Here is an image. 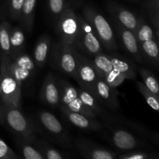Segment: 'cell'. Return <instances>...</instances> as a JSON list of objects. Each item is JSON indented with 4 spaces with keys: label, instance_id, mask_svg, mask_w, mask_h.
Here are the masks:
<instances>
[{
    "label": "cell",
    "instance_id": "obj_29",
    "mask_svg": "<svg viewBox=\"0 0 159 159\" xmlns=\"http://www.w3.org/2000/svg\"><path fill=\"white\" fill-rule=\"evenodd\" d=\"M137 85H138V90H139L140 93L142 94V96H144L146 102L148 104L149 107H150L152 110H155V111L158 112L159 111L158 95H156L154 93H152L150 89H148L145 86V85H144L143 82H137Z\"/></svg>",
    "mask_w": 159,
    "mask_h": 159
},
{
    "label": "cell",
    "instance_id": "obj_8",
    "mask_svg": "<svg viewBox=\"0 0 159 159\" xmlns=\"http://www.w3.org/2000/svg\"><path fill=\"white\" fill-rule=\"evenodd\" d=\"M93 57L94 58L92 61L98 76L103 79L109 85L113 87H117L126 80L120 73L113 68L109 54L101 52Z\"/></svg>",
    "mask_w": 159,
    "mask_h": 159
},
{
    "label": "cell",
    "instance_id": "obj_25",
    "mask_svg": "<svg viewBox=\"0 0 159 159\" xmlns=\"http://www.w3.org/2000/svg\"><path fill=\"white\" fill-rule=\"evenodd\" d=\"M78 96L80 98L84 104L88 107L89 109L92 110L96 116L98 115L103 114V109H102V104L99 102V99L96 97L93 94L86 91L84 89L79 88L77 89Z\"/></svg>",
    "mask_w": 159,
    "mask_h": 159
},
{
    "label": "cell",
    "instance_id": "obj_9",
    "mask_svg": "<svg viewBox=\"0 0 159 159\" xmlns=\"http://www.w3.org/2000/svg\"><path fill=\"white\" fill-rule=\"evenodd\" d=\"M98 77L93 61L79 54V64L74 79L79 82L81 88L95 96L94 86Z\"/></svg>",
    "mask_w": 159,
    "mask_h": 159
},
{
    "label": "cell",
    "instance_id": "obj_18",
    "mask_svg": "<svg viewBox=\"0 0 159 159\" xmlns=\"http://www.w3.org/2000/svg\"><path fill=\"white\" fill-rule=\"evenodd\" d=\"M60 110L64 117L66 118L70 124L80 129L92 131H99L102 129V125L96 119L89 117L82 113L71 111L63 107H60Z\"/></svg>",
    "mask_w": 159,
    "mask_h": 159
},
{
    "label": "cell",
    "instance_id": "obj_28",
    "mask_svg": "<svg viewBox=\"0 0 159 159\" xmlns=\"http://www.w3.org/2000/svg\"><path fill=\"white\" fill-rule=\"evenodd\" d=\"M139 73L143 79V83L145 85V86L152 93L158 95L159 85L156 77L153 74V72L144 67H141L139 68Z\"/></svg>",
    "mask_w": 159,
    "mask_h": 159
},
{
    "label": "cell",
    "instance_id": "obj_16",
    "mask_svg": "<svg viewBox=\"0 0 159 159\" xmlns=\"http://www.w3.org/2000/svg\"><path fill=\"white\" fill-rule=\"evenodd\" d=\"M114 23L116 31L120 37L121 41L126 51L130 54L134 61L138 63H142L144 58L134 33L123 26L116 21H115Z\"/></svg>",
    "mask_w": 159,
    "mask_h": 159
},
{
    "label": "cell",
    "instance_id": "obj_17",
    "mask_svg": "<svg viewBox=\"0 0 159 159\" xmlns=\"http://www.w3.org/2000/svg\"><path fill=\"white\" fill-rule=\"evenodd\" d=\"M107 9L116 19L117 23L134 33L138 23V17L136 14L113 2H107Z\"/></svg>",
    "mask_w": 159,
    "mask_h": 159
},
{
    "label": "cell",
    "instance_id": "obj_14",
    "mask_svg": "<svg viewBox=\"0 0 159 159\" xmlns=\"http://www.w3.org/2000/svg\"><path fill=\"white\" fill-rule=\"evenodd\" d=\"M95 96L99 102L112 110H116L119 107L118 91L116 87L109 85L101 78L98 77L94 86Z\"/></svg>",
    "mask_w": 159,
    "mask_h": 159
},
{
    "label": "cell",
    "instance_id": "obj_3",
    "mask_svg": "<svg viewBox=\"0 0 159 159\" xmlns=\"http://www.w3.org/2000/svg\"><path fill=\"white\" fill-rule=\"evenodd\" d=\"M82 17L91 25L102 47L110 51L117 49L118 45L111 26L97 9L87 6L82 10Z\"/></svg>",
    "mask_w": 159,
    "mask_h": 159
},
{
    "label": "cell",
    "instance_id": "obj_6",
    "mask_svg": "<svg viewBox=\"0 0 159 159\" xmlns=\"http://www.w3.org/2000/svg\"><path fill=\"white\" fill-rule=\"evenodd\" d=\"M60 87V105L71 111L82 113L89 117L96 119L97 116L82 102L78 96L77 89L65 79H58Z\"/></svg>",
    "mask_w": 159,
    "mask_h": 159
},
{
    "label": "cell",
    "instance_id": "obj_19",
    "mask_svg": "<svg viewBox=\"0 0 159 159\" xmlns=\"http://www.w3.org/2000/svg\"><path fill=\"white\" fill-rule=\"evenodd\" d=\"M51 49V39L48 35L40 37L36 44L34 51V61L39 68H43L46 64Z\"/></svg>",
    "mask_w": 159,
    "mask_h": 159
},
{
    "label": "cell",
    "instance_id": "obj_15",
    "mask_svg": "<svg viewBox=\"0 0 159 159\" xmlns=\"http://www.w3.org/2000/svg\"><path fill=\"white\" fill-rule=\"evenodd\" d=\"M40 99L45 104L52 107L60 105V87L58 79L53 73L47 74L40 91Z\"/></svg>",
    "mask_w": 159,
    "mask_h": 159
},
{
    "label": "cell",
    "instance_id": "obj_33",
    "mask_svg": "<svg viewBox=\"0 0 159 159\" xmlns=\"http://www.w3.org/2000/svg\"><path fill=\"white\" fill-rule=\"evenodd\" d=\"M120 159H149L154 158L153 156L149 155V153L141 151H134L128 153L124 154L119 157Z\"/></svg>",
    "mask_w": 159,
    "mask_h": 159
},
{
    "label": "cell",
    "instance_id": "obj_2",
    "mask_svg": "<svg viewBox=\"0 0 159 159\" xmlns=\"http://www.w3.org/2000/svg\"><path fill=\"white\" fill-rule=\"evenodd\" d=\"M22 85L16 79L10 68V57H0V87L5 103L20 108L22 103Z\"/></svg>",
    "mask_w": 159,
    "mask_h": 159
},
{
    "label": "cell",
    "instance_id": "obj_13",
    "mask_svg": "<svg viewBox=\"0 0 159 159\" xmlns=\"http://www.w3.org/2000/svg\"><path fill=\"white\" fill-rule=\"evenodd\" d=\"M76 149L83 157L92 159H114L116 154L85 139H77L75 141Z\"/></svg>",
    "mask_w": 159,
    "mask_h": 159
},
{
    "label": "cell",
    "instance_id": "obj_5",
    "mask_svg": "<svg viewBox=\"0 0 159 159\" xmlns=\"http://www.w3.org/2000/svg\"><path fill=\"white\" fill-rule=\"evenodd\" d=\"M79 19V33L74 43V48L91 56H95L102 51V46L96 37L91 25L80 15Z\"/></svg>",
    "mask_w": 159,
    "mask_h": 159
},
{
    "label": "cell",
    "instance_id": "obj_21",
    "mask_svg": "<svg viewBox=\"0 0 159 159\" xmlns=\"http://www.w3.org/2000/svg\"><path fill=\"white\" fill-rule=\"evenodd\" d=\"M37 0H24L22 6L20 17L19 21L21 23L24 30L27 32H31L34 26V9Z\"/></svg>",
    "mask_w": 159,
    "mask_h": 159
},
{
    "label": "cell",
    "instance_id": "obj_26",
    "mask_svg": "<svg viewBox=\"0 0 159 159\" xmlns=\"http://www.w3.org/2000/svg\"><path fill=\"white\" fill-rule=\"evenodd\" d=\"M11 27V25L6 20L0 22V57L2 56H9Z\"/></svg>",
    "mask_w": 159,
    "mask_h": 159
},
{
    "label": "cell",
    "instance_id": "obj_24",
    "mask_svg": "<svg viewBox=\"0 0 159 159\" xmlns=\"http://www.w3.org/2000/svg\"><path fill=\"white\" fill-rule=\"evenodd\" d=\"M30 143L34 144L36 149L43 155L44 159H63L65 158V155L61 152L56 150L43 140L37 139L36 136L32 138Z\"/></svg>",
    "mask_w": 159,
    "mask_h": 159
},
{
    "label": "cell",
    "instance_id": "obj_20",
    "mask_svg": "<svg viewBox=\"0 0 159 159\" xmlns=\"http://www.w3.org/2000/svg\"><path fill=\"white\" fill-rule=\"evenodd\" d=\"M110 58L113 68L126 79H134L136 78V67L133 62L119 55H110Z\"/></svg>",
    "mask_w": 159,
    "mask_h": 159
},
{
    "label": "cell",
    "instance_id": "obj_7",
    "mask_svg": "<svg viewBox=\"0 0 159 159\" xmlns=\"http://www.w3.org/2000/svg\"><path fill=\"white\" fill-rule=\"evenodd\" d=\"M79 28L78 14L67 7L57 18L56 23V32L60 39L59 41L74 46L79 33Z\"/></svg>",
    "mask_w": 159,
    "mask_h": 159
},
{
    "label": "cell",
    "instance_id": "obj_31",
    "mask_svg": "<svg viewBox=\"0 0 159 159\" xmlns=\"http://www.w3.org/2000/svg\"><path fill=\"white\" fill-rule=\"evenodd\" d=\"M48 8L51 15L57 20L67 7L65 0H48Z\"/></svg>",
    "mask_w": 159,
    "mask_h": 159
},
{
    "label": "cell",
    "instance_id": "obj_27",
    "mask_svg": "<svg viewBox=\"0 0 159 159\" xmlns=\"http://www.w3.org/2000/svg\"><path fill=\"white\" fill-rule=\"evenodd\" d=\"M16 144L20 153L26 159H44L43 155L36 149L34 144L23 138H17Z\"/></svg>",
    "mask_w": 159,
    "mask_h": 159
},
{
    "label": "cell",
    "instance_id": "obj_32",
    "mask_svg": "<svg viewBox=\"0 0 159 159\" xmlns=\"http://www.w3.org/2000/svg\"><path fill=\"white\" fill-rule=\"evenodd\" d=\"M0 158L1 159H17L18 155L0 138Z\"/></svg>",
    "mask_w": 159,
    "mask_h": 159
},
{
    "label": "cell",
    "instance_id": "obj_1",
    "mask_svg": "<svg viewBox=\"0 0 159 159\" xmlns=\"http://www.w3.org/2000/svg\"><path fill=\"white\" fill-rule=\"evenodd\" d=\"M0 124L16 138H23L29 142L35 136L34 126L29 118L22 113L20 108L4 102H0Z\"/></svg>",
    "mask_w": 159,
    "mask_h": 159
},
{
    "label": "cell",
    "instance_id": "obj_23",
    "mask_svg": "<svg viewBox=\"0 0 159 159\" xmlns=\"http://www.w3.org/2000/svg\"><path fill=\"white\" fill-rule=\"evenodd\" d=\"M9 43H10L9 57H13L23 52L25 46V35L21 28L19 26L11 27Z\"/></svg>",
    "mask_w": 159,
    "mask_h": 159
},
{
    "label": "cell",
    "instance_id": "obj_22",
    "mask_svg": "<svg viewBox=\"0 0 159 159\" xmlns=\"http://www.w3.org/2000/svg\"><path fill=\"white\" fill-rule=\"evenodd\" d=\"M139 45L143 58H145L151 64L154 65L155 67H158L159 51L156 39L153 38L144 40L139 43Z\"/></svg>",
    "mask_w": 159,
    "mask_h": 159
},
{
    "label": "cell",
    "instance_id": "obj_12",
    "mask_svg": "<svg viewBox=\"0 0 159 159\" xmlns=\"http://www.w3.org/2000/svg\"><path fill=\"white\" fill-rule=\"evenodd\" d=\"M108 128L110 131V141L120 150L135 151L144 148V143L125 129L116 127Z\"/></svg>",
    "mask_w": 159,
    "mask_h": 159
},
{
    "label": "cell",
    "instance_id": "obj_11",
    "mask_svg": "<svg viewBox=\"0 0 159 159\" xmlns=\"http://www.w3.org/2000/svg\"><path fill=\"white\" fill-rule=\"evenodd\" d=\"M10 68L13 75L22 85L34 75L35 63L30 56L22 52L10 57Z\"/></svg>",
    "mask_w": 159,
    "mask_h": 159
},
{
    "label": "cell",
    "instance_id": "obj_34",
    "mask_svg": "<svg viewBox=\"0 0 159 159\" xmlns=\"http://www.w3.org/2000/svg\"><path fill=\"white\" fill-rule=\"evenodd\" d=\"M2 90H1V87H0V102H2Z\"/></svg>",
    "mask_w": 159,
    "mask_h": 159
},
{
    "label": "cell",
    "instance_id": "obj_4",
    "mask_svg": "<svg viewBox=\"0 0 159 159\" xmlns=\"http://www.w3.org/2000/svg\"><path fill=\"white\" fill-rule=\"evenodd\" d=\"M51 63L63 74L74 79L79 64L77 50L71 45L58 41L51 48Z\"/></svg>",
    "mask_w": 159,
    "mask_h": 159
},
{
    "label": "cell",
    "instance_id": "obj_10",
    "mask_svg": "<svg viewBox=\"0 0 159 159\" xmlns=\"http://www.w3.org/2000/svg\"><path fill=\"white\" fill-rule=\"evenodd\" d=\"M38 120L43 129L54 140H57L60 144L64 145L69 144L68 131L54 114L48 111H40L38 113Z\"/></svg>",
    "mask_w": 159,
    "mask_h": 159
},
{
    "label": "cell",
    "instance_id": "obj_30",
    "mask_svg": "<svg viewBox=\"0 0 159 159\" xmlns=\"http://www.w3.org/2000/svg\"><path fill=\"white\" fill-rule=\"evenodd\" d=\"M24 0H8V12L13 20H20V12Z\"/></svg>",
    "mask_w": 159,
    "mask_h": 159
}]
</instances>
